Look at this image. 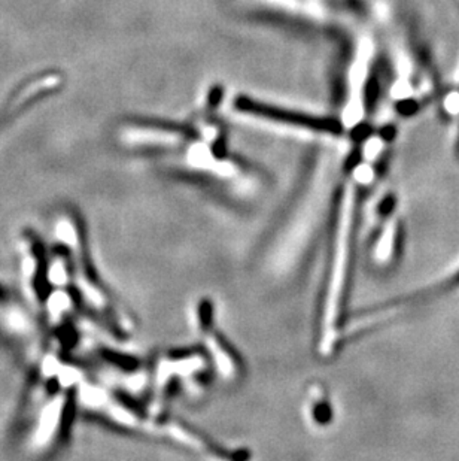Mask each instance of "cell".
Returning <instances> with one entry per match:
<instances>
[{"mask_svg": "<svg viewBox=\"0 0 459 461\" xmlns=\"http://www.w3.org/2000/svg\"><path fill=\"white\" fill-rule=\"evenodd\" d=\"M459 285V270L455 273V275L451 278V281L448 282V286H456Z\"/></svg>", "mask_w": 459, "mask_h": 461, "instance_id": "7", "label": "cell"}, {"mask_svg": "<svg viewBox=\"0 0 459 461\" xmlns=\"http://www.w3.org/2000/svg\"><path fill=\"white\" fill-rule=\"evenodd\" d=\"M188 136L185 129L151 122H133L120 132L121 141L133 148H176L184 145Z\"/></svg>", "mask_w": 459, "mask_h": 461, "instance_id": "4", "label": "cell"}, {"mask_svg": "<svg viewBox=\"0 0 459 461\" xmlns=\"http://www.w3.org/2000/svg\"><path fill=\"white\" fill-rule=\"evenodd\" d=\"M212 305L209 301H203L197 306V327L203 334V339L208 346V350L213 358V361L218 366L220 372L224 375V379L233 381L237 379L240 375V366L239 361L234 357L233 351L230 346L213 331V320H212Z\"/></svg>", "mask_w": 459, "mask_h": 461, "instance_id": "5", "label": "cell"}, {"mask_svg": "<svg viewBox=\"0 0 459 461\" xmlns=\"http://www.w3.org/2000/svg\"><path fill=\"white\" fill-rule=\"evenodd\" d=\"M60 84L61 77L54 72L45 73L42 77H37L30 82H25L21 89L11 97V101L6 103L2 114H0V130L17 114H20L23 109L27 108L32 102L37 101V99L45 96L46 93L56 90Z\"/></svg>", "mask_w": 459, "mask_h": 461, "instance_id": "6", "label": "cell"}, {"mask_svg": "<svg viewBox=\"0 0 459 461\" xmlns=\"http://www.w3.org/2000/svg\"><path fill=\"white\" fill-rule=\"evenodd\" d=\"M234 106L237 110L245 112V114H251L253 117L265 118V120H270L275 122L289 124V126H296V127L306 129V130L329 133V134H337L341 132L340 121H337L334 118L313 117L309 114H301V112L265 105L263 102L253 101V99H249L246 96L237 97V101L234 102Z\"/></svg>", "mask_w": 459, "mask_h": 461, "instance_id": "2", "label": "cell"}, {"mask_svg": "<svg viewBox=\"0 0 459 461\" xmlns=\"http://www.w3.org/2000/svg\"><path fill=\"white\" fill-rule=\"evenodd\" d=\"M456 153L459 154V134H458V144H456Z\"/></svg>", "mask_w": 459, "mask_h": 461, "instance_id": "8", "label": "cell"}, {"mask_svg": "<svg viewBox=\"0 0 459 461\" xmlns=\"http://www.w3.org/2000/svg\"><path fill=\"white\" fill-rule=\"evenodd\" d=\"M358 184L351 181L341 189L337 209V221L331 246L328 275L321 312L320 350L324 355L336 351L341 334V315L346 301L349 277L352 269V254L358 214Z\"/></svg>", "mask_w": 459, "mask_h": 461, "instance_id": "1", "label": "cell"}, {"mask_svg": "<svg viewBox=\"0 0 459 461\" xmlns=\"http://www.w3.org/2000/svg\"><path fill=\"white\" fill-rule=\"evenodd\" d=\"M0 338L21 350H30L36 339V329L29 314L2 286H0Z\"/></svg>", "mask_w": 459, "mask_h": 461, "instance_id": "3", "label": "cell"}]
</instances>
